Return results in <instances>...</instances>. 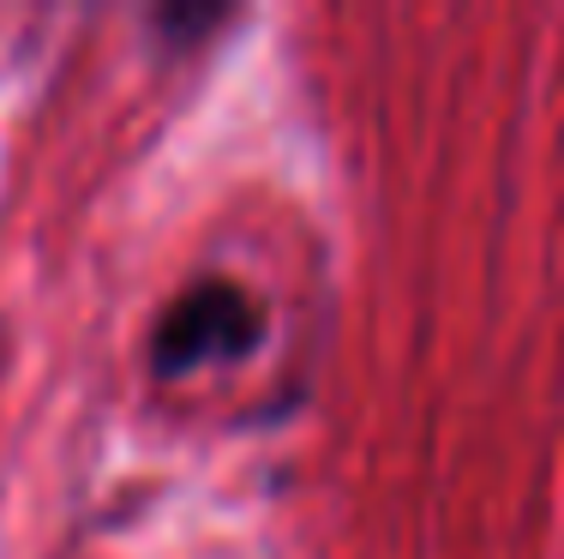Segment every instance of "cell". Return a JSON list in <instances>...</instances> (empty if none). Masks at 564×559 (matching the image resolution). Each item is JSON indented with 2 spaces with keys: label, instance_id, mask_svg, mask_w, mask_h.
Wrapping results in <instances>:
<instances>
[{
  "label": "cell",
  "instance_id": "cell-1",
  "mask_svg": "<svg viewBox=\"0 0 564 559\" xmlns=\"http://www.w3.org/2000/svg\"><path fill=\"white\" fill-rule=\"evenodd\" d=\"M271 337V308L240 277H198L156 313L144 367L151 379H198L217 367H240Z\"/></svg>",
  "mask_w": 564,
  "mask_h": 559
}]
</instances>
